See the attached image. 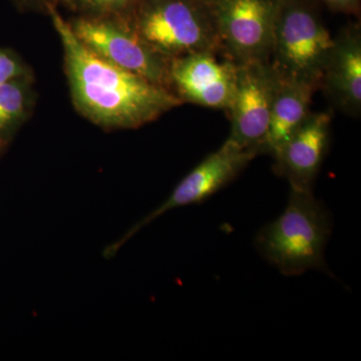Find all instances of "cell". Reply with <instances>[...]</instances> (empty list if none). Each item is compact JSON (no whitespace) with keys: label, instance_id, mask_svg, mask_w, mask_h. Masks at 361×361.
Here are the masks:
<instances>
[{"label":"cell","instance_id":"cell-15","mask_svg":"<svg viewBox=\"0 0 361 361\" xmlns=\"http://www.w3.org/2000/svg\"><path fill=\"white\" fill-rule=\"evenodd\" d=\"M25 77L30 75L23 61L13 52L0 49V85Z\"/></svg>","mask_w":361,"mask_h":361},{"label":"cell","instance_id":"cell-13","mask_svg":"<svg viewBox=\"0 0 361 361\" xmlns=\"http://www.w3.org/2000/svg\"><path fill=\"white\" fill-rule=\"evenodd\" d=\"M33 92L30 77L0 85V142L8 141L30 114Z\"/></svg>","mask_w":361,"mask_h":361},{"label":"cell","instance_id":"cell-7","mask_svg":"<svg viewBox=\"0 0 361 361\" xmlns=\"http://www.w3.org/2000/svg\"><path fill=\"white\" fill-rule=\"evenodd\" d=\"M257 155V152L240 149L226 140L221 148L204 159L180 180L167 200L130 228L122 238L109 246L104 255L113 257L128 240L168 211L203 203L231 183Z\"/></svg>","mask_w":361,"mask_h":361},{"label":"cell","instance_id":"cell-5","mask_svg":"<svg viewBox=\"0 0 361 361\" xmlns=\"http://www.w3.org/2000/svg\"><path fill=\"white\" fill-rule=\"evenodd\" d=\"M68 25L78 39L99 58L172 92L171 59L154 51L130 20L80 16Z\"/></svg>","mask_w":361,"mask_h":361},{"label":"cell","instance_id":"cell-4","mask_svg":"<svg viewBox=\"0 0 361 361\" xmlns=\"http://www.w3.org/2000/svg\"><path fill=\"white\" fill-rule=\"evenodd\" d=\"M336 39L299 0H281L269 61L279 80L322 84Z\"/></svg>","mask_w":361,"mask_h":361},{"label":"cell","instance_id":"cell-18","mask_svg":"<svg viewBox=\"0 0 361 361\" xmlns=\"http://www.w3.org/2000/svg\"><path fill=\"white\" fill-rule=\"evenodd\" d=\"M2 146H4V144H2V142H0V149L2 148Z\"/></svg>","mask_w":361,"mask_h":361},{"label":"cell","instance_id":"cell-1","mask_svg":"<svg viewBox=\"0 0 361 361\" xmlns=\"http://www.w3.org/2000/svg\"><path fill=\"white\" fill-rule=\"evenodd\" d=\"M65 54L71 99L78 113L108 130L137 129L183 104L174 92L118 68L85 47L49 4Z\"/></svg>","mask_w":361,"mask_h":361},{"label":"cell","instance_id":"cell-10","mask_svg":"<svg viewBox=\"0 0 361 361\" xmlns=\"http://www.w3.org/2000/svg\"><path fill=\"white\" fill-rule=\"evenodd\" d=\"M329 114H310L275 159V170L288 180L291 189L312 191L329 142Z\"/></svg>","mask_w":361,"mask_h":361},{"label":"cell","instance_id":"cell-12","mask_svg":"<svg viewBox=\"0 0 361 361\" xmlns=\"http://www.w3.org/2000/svg\"><path fill=\"white\" fill-rule=\"evenodd\" d=\"M317 85L278 78L271 109L269 128L261 153L275 156L285 142L295 134L310 115L313 92Z\"/></svg>","mask_w":361,"mask_h":361},{"label":"cell","instance_id":"cell-9","mask_svg":"<svg viewBox=\"0 0 361 361\" xmlns=\"http://www.w3.org/2000/svg\"><path fill=\"white\" fill-rule=\"evenodd\" d=\"M238 63L220 61L214 51L195 52L171 59V90L180 101L228 111L236 85Z\"/></svg>","mask_w":361,"mask_h":361},{"label":"cell","instance_id":"cell-6","mask_svg":"<svg viewBox=\"0 0 361 361\" xmlns=\"http://www.w3.org/2000/svg\"><path fill=\"white\" fill-rule=\"evenodd\" d=\"M221 49L237 63L269 61L281 0H205Z\"/></svg>","mask_w":361,"mask_h":361},{"label":"cell","instance_id":"cell-2","mask_svg":"<svg viewBox=\"0 0 361 361\" xmlns=\"http://www.w3.org/2000/svg\"><path fill=\"white\" fill-rule=\"evenodd\" d=\"M331 231L330 214L312 191L291 189L284 212L259 231L255 246L286 276L312 269L331 275L324 259Z\"/></svg>","mask_w":361,"mask_h":361},{"label":"cell","instance_id":"cell-8","mask_svg":"<svg viewBox=\"0 0 361 361\" xmlns=\"http://www.w3.org/2000/svg\"><path fill=\"white\" fill-rule=\"evenodd\" d=\"M278 77L269 61L238 63L236 85L228 111L231 133L227 141L261 153L269 128Z\"/></svg>","mask_w":361,"mask_h":361},{"label":"cell","instance_id":"cell-14","mask_svg":"<svg viewBox=\"0 0 361 361\" xmlns=\"http://www.w3.org/2000/svg\"><path fill=\"white\" fill-rule=\"evenodd\" d=\"M80 16H111L130 20L141 0H63Z\"/></svg>","mask_w":361,"mask_h":361},{"label":"cell","instance_id":"cell-3","mask_svg":"<svg viewBox=\"0 0 361 361\" xmlns=\"http://www.w3.org/2000/svg\"><path fill=\"white\" fill-rule=\"evenodd\" d=\"M130 23L154 51L169 59L222 51L205 0H141Z\"/></svg>","mask_w":361,"mask_h":361},{"label":"cell","instance_id":"cell-17","mask_svg":"<svg viewBox=\"0 0 361 361\" xmlns=\"http://www.w3.org/2000/svg\"><path fill=\"white\" fill-rule=\"evenodd\" d=\"M23 6L32 7V8H42L47 11L49 4H54L56 0H18Z\"/></svg>","mask_w":361,"mask_h":361},{"label":"cell","instance_id":"cell-16","mask_svg":"<svg viewBox=\"0 0 361 361\" xmlns=\"http://www.w3.org/2000/svg\"><path fill=\"white\" fill-rule=\"evenodd\" d=\"M332 8L341 9V11H349L357 6L360 0H323Z\"/></svg>","mask_w":361,"mask_h":361},{"label":"cell","instance_id":"cell-11","mask_svg":"<svg viewBox=\"0 0 361 361\" xmlns=\"http://www.w3.org/2000/svg\"><path fill=\"white\" fill-rule=\"evenodd\" d=\"M331 99L349 114L361 106V39L357 30H348L336 39L322 80Z\"/></svg>","mask_w":361,"mask_h":361}]
</instances>
